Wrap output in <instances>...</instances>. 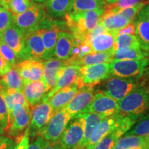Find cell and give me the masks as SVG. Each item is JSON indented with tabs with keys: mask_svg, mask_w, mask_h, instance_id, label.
<instances>
[{
	"mask_svg": "<svg viewBox=\"0 0 149 149\" xmlns=\"http://www.w3.org/2000/svg\"><path fill=\"white\" fill-rule=\"evenodd\" d=\"M70 1H71V0H70Z\"/></svg>",
	"mask_w": 149,
	"mask_h": 149,
	"instance_id": "cell-61",
	"label": "cell"
},
{
	"mask_svg": "<svg viewBox=\"0 0 149 149\" xmlns=\"http://www.w3.org/2000/svg\"><path fill=\"white\" fill-rule=\"evenodd\" d=\"M110 75L109 63L79 67V78L76 84L79 88L84 85L95 86L103 80L108 79Z\"/></svg>",
	"mask_w": 149,
	"mask_h": 149,
	"instance_id": "cell-9",
	"label": "cell"
},
{
	"mask_svg": "<svg viewBox=\"0 0 149 149\" xmlns=\"http://www.w3.org/2000/svg\"><path fill=\"white\" fill-rule=\"evenodd\" d=\"M104 10L105 8L83 12L70 11L64 17L68 30L76 40H84L99 24Z\"/></svg>",
	"mask_w": 149,
	"mask_h": 149,
	"instance_id": "cell-1",
	"label": "cell"
},
{
	"mask_svg": "<svg viewBox=\"0 0 149 149\" xmlns=\"http://www.w3.org/2000/svg\"><path fill=\"white\" fill-rule=\"evenodd\" d=\"M141 1L142 0H117L116 2L113 4H107L104 13H119L122 10L142 2Z\"/></svg>",
	"mask_w": 149,
	"mask_h": 149,
	"instance_id": "cell-37",
	"label": "cell"
},
{
	"mask_svg": "<svg viewBox=\"0 0 149 149\" xmlns=\"http://www.w3.org/2000/svg\"><path fill=\"white\" fill-rule=\"evenodd\" d=\"M12 24L13 15L8 10L0 6V38Z\"/></svg>",
	"mask_w": 149,
	"mask_h": 149,
	"instance_id": "cell-41",
	"label": "cell"
},
{
	"mask_svg": "<svg viewBox=\"0 0 149 149\" xmlns=\"http://www.w3.org/2000/svg\"><path fill=\"white\" fill-rule=\"evenodd\" d=\"M77 117H80L81 119L84 130L83 139L79 149H84L88 144L89 139L94 130L100 124V122L103 120L104 117L96 113H90V112H85Z\"/></svg>",
	"mask_w": 149,
	"mask_h": 149,
	"instance_id": "cell-22",
	"label": "cell"
},
{
	"mask_svg": "<svg viewBox=\"0 0 149 149\" xmlns=\"http://www.w3.org/2000/svg\"><path fill=\"white\" fill-rule=\"evenodd\" d=\"M16 66L23 79L24 85L31 81L42 79L44 72L42 61L28 59L20 61Z\"/></svg>",
	"mask_w": 149,
	"mask_h": 149,
	"instance_id": "cell-17",
	"label": "cell"
},
{
	"mask_svg": "<svg viewBox=\"0 0 149 149\" xmlns=\"http://www.w3.org/2000/svg\"><path fill=\"white\" fill-rule=\"evenodd\" d=\"M149 58V53L144 51L141 48H124L116 51L114 59L118 60L127 59V60H140Z\"/></svg>",
	"mask_w": 149,
	"mask_h": 149,
	"instance_id": "cell-33",
	"label": "cell"
},
{
	"mask_svg": "<svg viewBox=\"0 0 149 149\" xmlns=\"http://www.w3.org/2000/svg\"><path fill=\"white\" fill-rule=\"evenodd\" d=\"M149 148V141H148V144H147V147H146V149H147V148Z\"/></svg>",
	"mask_w": 149,
	"mask_h": 149,
	"instance_id": "cell-58",
	"label": "cell"
},
{
	"mask_svg": "<svg viewBox=\"0 0 149 149\" xmlns=\"http://www.w3.org/2000/svg\"><path fill=\"white\" fill-rule=\"evenodd\" d=\"M107 3L104 0H71L70 11L83 12L105 8Z\"/></svg>",
	"mask_w": 149,
	"mask_h": 149,
	"instance_id": "cell-34",
	"label": "cell"
},
{
	"mask_svg": "<svg viewBox=\"0 0 149 149\" xmlns=\"http://www.w3.org/2000/svg\"><path fill=\"white\" fill-rule=\"evenodd\" d=\"M0 88L2 91L3 97H4L8 114L9 126L11 123V115H12L13 109L16 105L29 106V104L26 100L22 91L15 90V89L6 88L0 85Z\"/></svg>",
	"mask_w": 149,
	"mask_h": 149,
	"instance_id": "cell-26",
	"label": "cell"
},
{
	"mask_svg": "<svg viewBox=\"0 0 149 149\" xmlns=\"http://www.w3.org/2000/svg\"><path fill=\"white\" fill-rule=\"evenodd\" d=\"M133 22L135 26V36L141 48L149 53V19L138 13Z\"/></svg>",
	"mask_w": 149,
	"mask_h": 149,
	"instance_id": "cell-27",
	"label": "cell"
},
{
	"mask_svg": "<svg viewBox=\"0 0 149 149\" xmlns=\"http://www.w3.org/2000/svg\"><path fill=\"white\" fill-rule=\"evenodd\" d=\"M79 78V66L64 65L60 67L56 74L55 84L46 95L43 100H48L60 89L76 83Z\"/></svg>",
	"mask_w": 149,
	"mask_h": 149,
	"instance_id": "cell-15",
	"label": "cell"
},
{
	"mask_svg": "<svg viewBox=\"0 0 149 149\" xmlns=\"http://www.w3.org/2000/svg\"><path fill=\"white\" fill-rule=\"evenodd\" d=\"M139 14L141 15L142 16L146 17L148 19H149V4L145 5L141 10L139 12Z\"/></svg>",
	"mask_w": 149,
	"mask_h": 149,
	"instance_id": "cell-50",
	"label": "cell"
},
{
	"mask_svg": "<svg viewBox=\"0 0 149 149\" xmlns=\"http://www.w3.org/2000/svg\"><path fill=\"white\" fill-rule=\"evenodd\" d=\"M58 149H66V148H64V147H62L61 146H60V145H59Z\"/></svg>",
	"mask_w": 149,
	"mask_h": 149,
	"instance_id": "cell-56",
	"label": "cell"
},
{
	"mask_svg": "<svg viewBox=\"0 0 149 149\" xmlns=\"http://www.w3.org/2000/svg\"><path fill=\"white\" fill-rule=\"evenodd\" d=\"M123 34H126V35H135V26L134 22H132L126 25L125 27L123 28V29L119 30L116 33L115 35L118 36L120 35Z\"/></svg>",
	"mask_w": 149,
	"mask_h": 149,
	"instance_id": "cell-45",
	"label": "cell"
},
{
	"mask_svg": "<svg viewBox=\"0 0 149 149\" xmlns=\"http://www.w3.org/2000/svg\"><path fill=\"white\" fill-rule=\"evenodd\" d=\"M1 76L0 85L6 88L22 91L24 84L17 66L13 67L8 72Z\"/></svg>",
	"mask_w": 149,
	"mask_h": 149,
	"instance_id": "cell-32",
	"label": "cell"
},
{
	"mask_svg": "<svg viewBox=\"0 0 149 149\" xmlns=\"http://www.w3.org/2000/svg\"><path fill=\"white\" fill-rule=\"evenodd\" d=\"M71 120V117L64 109L59 110L53 113L38 135L41 136L45 141L57 142Z\"/></svg>",
	"mask_w": 149,
	"mask_h": 149,
	"instance_id": "cell-6",
	"label": "cell"
},
{
	"mask_svg": "<svg viewBox=\"0 0 149 149\" xmlns=\"http://www.w3.org/2000/svg\"><path fill=\"white\" fill-rule=\"evenodd\" d=\"M29 130L27 128L21 140L17 143L14 149H27L29 145Z\"/></svg>",
	"mask_w": 149,
	"mask_h": 149,
	"instance_id": "cell-44",
	"label": "cell"
},
{
	"mask_svg": "<svg viewBox=\"0 0 149 149\" xmlns=\"http://www.w3.org/2000/svg\"><path fill=\"white\" fill-rule=\"evenodd\" d=\"M115 39V34L106 31L93 37L91 42L93 52H105L114 49Z\"/></svg>",
	"mask_w": 149,
	"mask_h": 149,
	"instance_id": "cell-28",
	"label": "cell"
},
{
	"mask_svg": "<svg viewBox=\"0 0 149 149\" xmlns=\"http://www.w3.org/2000/svg\"><path fill=\"white\" fill-rule=\"evenodd\" d=\"M84 130L82 121L80 117L74 118L69 122L62 135L57 141L66 149H79L83 139Z\"/></svg>",
	"mask_w": 149,
	"mask_h": 149,
	"instance_id": "cell-14",
	"label": "cell"
},
{
	"mask_svg": "<svg viewBox=\"0 0 149 149\" xmlns=\"http://www.w3.org/2000/svg\"><path fill=\"white\" fill-rule=\"evenodd\" d=\"M0 81H1V79H0Z\"/></svg>",
	"mask_w": 149,
	"mask_h": 149,
	"instance_id": "cell-60",
	"label": "cell"
},
{
	"mask_svg": "<svg viewBox=\"0 0 149 149\" xmlns=\"http://www.w3.org/2000/svg\"><path fill=\"white\" fill-rule=\"evenodd\" d=\"M53 113L48 100H42V102L33 107L31 122L28 127L29 136L36 137L38 135L40 130L46 125Z\"/></svg>",
	"mask_w": 149,
	"mask_h": 149,
	"instance_id": "cell-12",
	"label": "cell"
},
{
	"mask_svg": "<svg viewBox=\"0 0 149 149\" xmlns=\"http://www.w3.org/2000/svg\"><path fill=\"white\" fill-rule=\"evenodd\" d=\"M135 149H146V148H144V147H140V148H137Z\"/></svg>",
	"mask_w": 149,
	"mask_h": 149,
	"instance_id": "cell-57",
	"label": "cell"
},
{
	"mask_svg": "<svg viewBox=\"0 0 149 149\" xmlns=\"http://www.w3.org/2000/svg\"><path fill=\"white\" fill-rule=\"evenodd\" d=\"M37 29L40 30L45 47V60L53 58L59 34L62 31H68L66 22L57 20L51 17H46Z\"/></svg>",
	"mask_w": 149,
	"mask_h": 149,
	"instance_id": "cell-3",
	"label": "cell"
},
{
	"mask_svg": "<svg viewBox=\"0 0 149 149\" xmlns=\"http://www.w3.org/2000/svg\"><path fill=\"white\" fill-rule=\"evenodd\" d=\"M76 40L69 31H64L59 34L54 50L53 57L62 61H66L71 57Z\"/></svg>",
	"mask_w": 149,
	"mask_h": 149,
	"instance_id": "cell-19",
	"label": "cell"
},
{
	"mask_svg": "<svg viewBox=\"0 0 149 149\" xmlns=\"http://www.w3.org/2000/svg\"><path fill=\"white\" fill-rule=\"evenodd\" d=\"M1 39L14 52L17 59L23 61L30 59L25 43V33L12 24L4 31Z\"/></svg>",
	"mask_w": 149,
	"mask_h": 149,
	"instance_id": "cell-10",
	"label": "cell"
},
{
	"mask_svg": "<svg viewBox=\"0 0 149 149\" xmlns=\"http://www.w3.org/2000/svg\"><path fill=\"white\" fill-rule=\"evenodd\" d=\"M13 67L0 55V74L3 75L8 72Z\"/></svg>",
	"mask_w": 149,
	"mask_h": 149,
	"instance_id": "cell-47",
	"label": "cell"
},
{
	"mask_svg": "<svg viewBox=\"0 0 149 149\" xmlns=\"http://www.w3.org/2000/svg\"><path fill=\"white\" fill-rule=\"evenodd\" d=\"M44 6L52 18L64 17L71 9L70 0H47Z\"/></svg>",
	"mask_w": 149,
	"mask_h": 149,
	"instance_id": "cell-29",
	"label": "cell"
},
{
	"mask_svg": "<svg viewBox=\"0 0 149 149\" xmlns=\"http://www.w3.org/2000/svg\"><path fill=\"white\" fill-rule=\"evenodd\" d=\"M3 137H3L2 135H0V141L2 140V139H3Z\"/></svg>",
	"mask_w": 149,
	"mask_h": 149,
	"instance_id": "cell-55",
	"label": "cell"
},
{
	"mask_svg": "<svg viewBox=\"0 0 149 149\" xmlns=\"http://www.w3.org/2000/svg\"><path fill=\"white\" fill-rule=\"evenodd\" d=\"M149 136L142 137L136 135H124L117 139L111 149H135L140 147H147Z\"/></svg>",
	"mask_w": 149,
	"mask_h": 149,
	"instance_id": "cell-30",
	"label": "cell"
},
{
	"mask_svg": "<svg viewBox=\"0 0 149 149\" xmlns=\"http://www.w3.org/2000/svg\"><path fill=\"white\" fill-rule=\"evenodd\" d=\"M86 112L96 113L104 118L118 113V102L99 91L93 95L92 102Z\"/></svg>",
	"mask_w": 149,
	"mask_h": 149,
	"instance_id": "cell-13",
	"label": "cell"
},
{
	"mask_svg": "<svg viewBox=\"0 0 149 149\" xmlns=\"http://www.w3.org/2000/svg\"><path fill=\"white\" fill-rule=\"evenodd\" d=\"M149 109V93L137 87L118 101V113L122 115L139 116Z\"/></svg>",
	"mask_w": 149,
	"mask_h": 149,
	"instance_id": "cell-2",
	"label": "cell"
},
{
	"mask_svg": "<svg viewBox=\"0 0 149 149\" xmlns=\"http://www.w3.org/2000/svg\"><path fill=\"white\" fill-rule=\"evenodd\" d=\"M0 55L12 67L16 66L17 57L14 52L0 38Z\"/></svg>",
	"mask_w": 149,
	"mask_h": 149,
	"instance_id": "cell-39",
	"label": "cell"
},
{
	"mask_svg": "<svg viewBox=\"0 0 149 149\" xmlns=\"http://www.w3.org/2000/svg\"><path fill=\"white\" fill-rule=\"evenodd\" d=\"M79 90V86L76 83L64 87L55 93L49 100L48 103L53 109V113L64 109L73 98Z\"/></svg>",
	"mask_w": 149,
	"mask_h": 149,
	"instance_id": "cell-21",
	"label": "cell"
},
{
	"mask_svg": "<svg viewBox=\"0 0 149 149\" xmlns=\"http://www.w3.org/2000/svg\"><path fill=\"white\" fill-rule=\"evenodd\" d=\"M105 1V2L107 3V4H113V3H115L117 0H104Z\"/></svg>",
	"mask_w": 149,
	"mask_h": 149,
	"instance_id": "cell-52",
	"label": "cell"
},
{
	"mask_svg": "<svg viewBox=\"0 0 149 149\" xmlns=\"http://www.w3.org/2000/svg\"><path fill=\"white\" fill-rule=\"evenodd\" d=\"M93 88L94 86L91 85L81 86L69 103L64 108L72 119L75 118L86 111L94 95Z\"/></svg>",
	"mask_w": 149,
	"mask_h": 149,
	"instance_id": "cell-11",
	"label": "cell"
},
{
	"mask_svg": "<svg viewBox=\"0 0 149 149\" xmlns=\"http://www.w3.org/2000/svg\"><path fill=\"white\" fill-rule=\"evenodd\" d=\"M130 22H132L129 21L121 13L112 14L104 13L99 24H101L107 31L115 35L119 30L124 28Z\"/></svg>",
	"mask_w": 149,
	"mask_h": 149,
	"instance_id": "cell-25",
	"label": "cell"
},
{
	"mask_svg": "<svg viewBox=\"0 0 149 149\" xmlns=\"http://www.w3.org/2000/svg\"><path fill=\"white\" fill-rule=\"evenodd\" d=\"M33 1L35 3H44V2H46L47 0H33Z\"/></svg>",
	"mask_w": 149,
	"mask_h": 149,
	"instance_id": "cell-53",
	"label": "cell"
},
{
	"mask_svg": "<svg viewBox=\"0 0 149 149\" xmlns=\"http://www.w3.org/2000/svg\"><path fill=\"white\" fill-rule=\"evenodd\" d=\"M22 91L28 103L32 108L42 102L48 92L47 87L42 79L26 84Z\"/></svg>",
	"mask_w": 149,
	"mask_h": 149,
	"instance_id": "cell-20",
	"label": "cell"
},
{
	"mask_svg": "<svg viewBox=\"0 0 149 149\" xmlns=\"http://www.w3.org/2000/svg\"><path fill=\"white\" fill-rule=\"evenodd\" d=\"M0 125L5 133L9 128L8 109L1 88H0Z\"/></svg>",
	"mask_w": 149,
	"mask_h": 149,
	"instance_id": "cell-40",
	"label": "cell"
},
{
	"mask_svg": "<svg viewBox=\"0 0 149 149\" xmlns=\"http://www.w3.org/2000/svg\"><path fill=\"white\" fill-rule=\"evenodd\" d=\"M147 149H149V148H147Z\"/></svg>",
	"mask_w": 149,
	"mask_h": 149,
	"instance_id": "cell-59",
	"label": "cell"
},
{
	"mask_svg": "<svg viewBox=\"0 0 149 149\" xmlns=\"http://www.w3.org/2000/svg\"><path fill=\"white\" fill-rule=\"evenodd\" d=\"M139 86V77L125 78L114 76L108 78L103 92L117 101H120L132 91Z\"/></svg>",
	"mask_w": 149,
	"mask_h": 149,
	"instance_id": "cell-8",
	"label": "cell"
},
{
	"mask_svg": "<svg viewBox=\"0 0 149 149\" xmlns=\"http://www.w3.org/2000/svg\"><path fill=\"white\" fill-rule=\"evenodd\" d=\"M139 83L140 87H142L149 93V66L146 68L144 73L139 77Z\"/></svg>",
	"mask_w": 149,
	"mask_h": 149,
	"instance_id": "cell-43",
	"label": "cell"
},
{
	"mask_svg": "<svg viewBox=\"0 0 149 149\" xmlns=\"http://www.w3.org/2000/svg\"><path fill=\"white\" fill-rule=\"evenodd\" d=\"M10 0H0V6L8 9V6Z\"/></svg>",
	"mask_w": 149,
	"mask_h": 149,
	"instance_id": "cell-51",
	"label": "cell"
},
{
	"mask_svg": "<svg viewBox=\"0 0 149 149\" xmlns=\"http://www.w3.org/2000/svg\"><path fill=\"white\" fill-rule=\"evenodd\" d=\"M123 115H124L118 113L114 115L104 118L94 130L89 139L88 144L84 149H92L99 141L116 130L119 127L120 120Z\"/></svg>",
	"mask_w": 149,
	"mask_h": 149,
	"instance_id": "cell-16",
	"label": "cell"
},
{
	"mask_svg": "<svg viewBox=\"0 0 149 149\" xmlns=\"http://www.w3.org/2000/svg\"><path fill=\"white\" fill-rule=\"evenodd\" d=\"M32 109L30 105H16L13 109L10 125L6 133L10 138L15 141L16 144L21 140L26 130L29 127Z\"/></svg>",
	"mask_w": 149,
	"mask_h": 149,
	"instance_id": "cell-4",
	"label": "cell"
},
{
	"mask_svg": "<svg viewBox=\"0 0 149 149\" xmlns=\"http://www.w3.org/2000/svg\"><path fill=\"white\" fill-rule=\"evenodd\" d=\"M25 43L30 59L45 60L46 50L40 30L37 29L25 33Z\"/></svg>",
	"mask_w": 149,
	"mask_h": 149,
	"instance_id": "cell-18",
	"label": "cell"
},
{
	"mask_svg": "<svg viewBox=\"0 0 149 149\" xmlns=\"http://www.w3.org/2000/svg\"><path fill=\"white\" fill-rule=\"evenodd\" d=\"M4 133H5L4 130H3L2 127L1 126V125H0V135H3V134Z\"/></svg>",
	"mask_w": 149,
	"mask_h": 149,
	"instance_id": "cell-54",
	"label": "cell"
},
{
	"mask_svg": "<svg viewBox=\"0 0 149 149\" xmlns=\"http://www.w3.org/2000/svg\"><path fill=\"white\" fill-rule=\"evenodd\" d=\"M46 17V11L44 6L34 2L24 13L13 15V24L27 33L36 30Z\"/></svg>",
	"mask_w": 149,
	"mask_h": 149,
	"instance_id": "cell-5",
	"label": "cell"
},
{
	"mask_svg": "<svg viewBox=\"0 0 149 149\" xmlns=\"http://www.w3.org/2000/svg\"><path fill=\"white\" fill-rule=\"evenodd\" d=\"M16 142L10 137H3L0 141V149H14Z\"/></svg>",
	"mask_w": 149,
	"mask_h": 149,
	"instance_id": "cell-46",
	"label": "cell"
},
{
	"mask_svg": "<svg viewBox=\"0 0 149 149\" xmlns=\"http://www.w3.org/2000/svg\"><path fill=\"white\" fill-rule=\"evenodd\" d=\"M128 130H129L128 126L126 125L125 123L121 122L120 120V123L118 128L116 130H115L114 132L104 137L101 140L99 141L93 146L92 149H111L114 146L115 142L117 141V139L120 138L122 135H125V133Z\"/></svg>",
	"mask_w": 149,
	"mask_h": 149,
	"instance_id": "cell-31",
	"label": "cell"
},
{
	"mask_svg": "<svg viewBox=\"0 0 149 149\" xmlns=\"http://www.w3.org/2000/svg\"><path fill=\"white\" fill-rule=\"evenodd\" d=\"M115 51L111 49L105 52H92L83 57L73 61L70 65H74L79 67L91 66V65L111 63L114 59Z\"/></svg>",
	"mask_w": 149,
	"mask_h": 149,
	"instance_id": "cell-23",
	"label": "cell"
},
{
	"mask_svg": "<svg viewBox=\"0 0 149 149\" xmlns=\"http://www.w3.org/2000/svg\"><path fill=\"white\" fill-rule=\"evenodd\" d=\"M43 62L44 72L42 80L47 87L48 91H51L55 84L56 74L60 67L66 65L65 61L60 60L57 58H51L45 60Z\"/></svg>",
	"mask_w": 149,
	"mask_h": 149,
	"instance_id": "cell-24",
	"label": "cell"
},
{
	"mask_svg": "<svg viewBox=\"0 0 149 149\" xmlns=\"http://www.w3.org/2000/svg\"><path fill=\"white\" fill-rule=\"evenodd\" d=\"M149 66V58L140 60L113 59L109 63L111 74L120 77H138Z\"/></svg>",
	"mask_w": 149,
	"mask_h": 149,
	"instance_id": "cell-7",
	"label": "cell"
},
{
	"mask_svg": "<svg viewBox=\"0 0 149 149\" xmlns=\"http://www.w3.org/2000/svg\"><path fill=\"white\" fill-rule=\"evenodd\" d=\"M59 144L58 142H50V141H44L42 149H58Z\"/></svg>",
	"mask_w": 149,
	"mask_h": 149,
	"instance_id": "cell-49",
	"label": "cell"
},
{
	"mask_svg": "<svg viewBox=\"0 0 149 149\" xmlns=\"http://www.w3.org/2000/svg\"><path fill=\"white\" fill-rule=\"evenodd\" d=\"M141 48L137 37L135 35H120L116 37L114 45L115 51L124 48Z\"/></svg>",
	"mask_w": 149,
	"mask_h": 149,
	"instance_id": "cell-35",
	"label": "cell"
},
{
	"mask_svg": "<svg viewBox=\"0 0 149 149\" xmlns=\"http://www.w3.org/2000/svg\"><path fill=\"white\" fill-rule=\"evenodd\" d=\"M124 135H136L148 137L149 136V113L141 117L138 122L133 126Z\"/></svg>",
	"mask_w": 149,
	"mask_h": 149,
	"instance_id": "cell-36",
	"label": "cell"
},
{
	"mask_svg": "<svg viewBox=\"0 0 149 149\" xmlns=\"http://www.w3.org/2000/svg\"><path fill=\"white\" fill-rule=\"evenodd\" d=\"M146 5V2H141L138 4L134 6L130 7V8H126L125 10H122L119 13L123 15L125 17L128 19L130 22H133L134 19L137 16V15L139 13V12L141 10V8Z\"/></svg>",
	"mask_w": 149,
	"mask_h": 149,
	"instance_id": "cell-42",
	"label": "cell"
},
{
	"mask_svg": "<svg viewBox=\"0 0 149 149\" xmlns=\"http://www.w3.org/2000/svg\"><path fill=\"white\" fill-rule=\"evenodd\" d=\"M44 139L41 136L38 135L37 138L35 139V140L29 145L27 149H42L43 144H44Z\"/></svg>",
	"mask_w": 149,
	"mask_h": 149,
	"instance_id": "cell-48",
	"label": "cell"
},
{
	"mask_svg": "<svg viewBox=\"0 0 149 149\" xmlns=\"http://www.w3.org/2000/svg\"><path fill=\"white\" fill-rule=\"evenodd\" d=\"M34 3L33 0H10L8 9L13 15L22 13Z\"/></svg>",
	"mask_w": 149,
	"mask_h": 149,
	"instance_id": "cell-38",
	"label": "cell"
}]
</instances>
